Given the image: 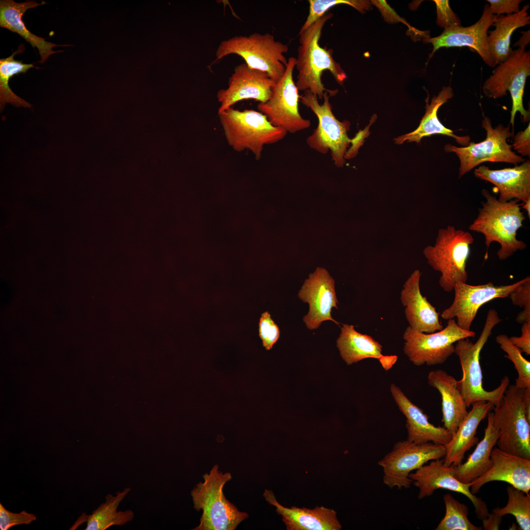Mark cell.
<instances>
[{
  "mask_svg": "<svg viewBox=\"0 0 530 530\" xmlns=\"http://www.w3.org/2000/svg\"><path fill=\"white\" fill-rule=\"evenodd\" d=\"M513 305L523 308L517 315L516 320L519 323L530 322V278L525 277V281L509 296Z\"/></svg>",
  "mask_w": 530,
  "mask_h": 530,
  "instance_id": "cell-38",
  "label": "cell"
},
{
  "mask_svg": "<svg viewBox=\"0 0 530 530\" xmlns=\"http://www.w3.org/2000/svg\"><path fill=\"white\" fill-rule=\"evenodd\" d=\"M333 16L332 13H326L309 27L300 30L298 34L300 45L296 58L298 75L295 84L298 90H309L320 100L325 92L331 96L338 92L337 89L329 90L324 87L321 80L324 71H330L341 85L347 77L340 64L334 59L333 50L319 44L323 27Z\"/></svg>",
  "mask_w": 530,
  "mask_h": 530,
  "instance_id": "cell-1",
  "label": "cell"
},
{
  "mask_svg": "<svg viewBox=\"0 0 530 530\" xmlns=\"http://www.w3.org/2000/svg\"><path fill=\"white\" fill-rule=\"evenodd\" d=\"M298 296L309 304V312L303 318L308 329H317L323 321L327 320L339 325V323L331 315L332 308L338 309L335 281L325 269L317 267L314 273L310 274L299 290Z\"/></svg>",
  "mask_w": 530,
  "mask_h": 530,
  "instance_id": "cell-19",
  "label": "cell"
},
{
  "mask_svg": "<svg viewBox=\"0 0 530 530\" xmlns=\"http://www.w3.org/2000/svg\"><path fill=\"white\" fill-rule=\"evenodd\" d=\"M444 445L428 442L416 444L407 440L395 444L391 451L378 462L383 471V483L398 489L410 487L412 480L409 474L428 461L444 458Z\"/></svg>",
  "mask_w": 530,
  "mask_h": 530,
  "instance_id": "cell-13",
  "label": "cell"
},
{
  "mask_svg": "<svg viewBox=\"0 0 530 530\" xmlns=\"http://www.w3.org/2000/svg\"><path fill=\"white\" fill-rule=\"evenodd\" d=\"M522 208L526 211L529 218H530V200H529L527 202L524 203V204L522 206Z\"/></svg>",
  "mask_w": 530,
  "mask_h": 530,
  "instance_id": "cell-49",
  "label": "cell"
},
{
  "mask_svg": "<svg viewBox=\"0 0 530 530\" xmlns=\"http://www.w3.org/2000/svg\"><path fill=\"white\" fill-rule=\"evenodd\" d=\"M481 193L486 202H481L482 208L469 229L484 236L487 248L493 242L499 243L500 248L497 255L500 260L506 259L518 250L525 249L526 243L516 238L517 231L523 227L526 219L519 201H500L485 189Z\"/></svg>",
  "mask_w": 530,
  "mask_h": 530,
  "instance_id": "cell-2",
  "label": "cell"
},
{
  "mask_svg": "<svg viewBox=\"0 0 530 530\" xmlns=\"http://www.w3.org/2000/svg\"><path fill=\"white\" fill-rule=\"evenodd\" d=\"M288 50V45L276 41L268 33L235 36L220 42L212 65L226 55L236 54L249 67L267 73L276 82L285 73L288 60L284 54Z\"/></svg>",
  "mask_w": 530,
  "mask_h": 530,
  "instance_id": "cell-8",
  "label": "cell"
},
{
  "mask_svg": "<svg viewBox=\"0 0 530 530\" xmlns=\"http://www.w3.org/2000/svg\"><path fill=\"white\" fill-rule=\"evenodd\" d=\"M493 410L499 433L498 448L530 459V388L509 384L500 404Z\"/></svg>",
  "mask_w": 530,
  "mask_h": 530,
  "instance_id": "cell-5",
  "label": "cell"
},
{
  "mask_svg": "<svg viewBox=\"0 0 530 530\" xmlns=\"http://www.w3.org/2000/svg\"><path fill=\"white\" fill-rule=\"evenodd\" d=\"M371 2L379 9L387 22L395 23L400 22L406 24L385 0H372Z\"/></svg>",
  "mask_w": 530,
  "mask_h": 530,
  "instance_id": "cell-46",
  "label": "cell"
},
{
  "mask_svg": "<svg viewBox=\"0 0 530 530\" xmlns=\"http://www.w3.org/2000/svg\"><path fill=\"white\" fill-rule=\"evenodd\" d=\"M475 335V332L460 327L455 318L449 319L445 328L432 333L414 330L408 326L403 335V351L417 366L441 364L454 353L455 343Z\"/></svg>",
  "mask_w": 530,
  "mask_h": 530,
  "instance_id": "cell-11",
  "label": "cell"
},
{
  "mask_svg": "<svg viewBox=\"0 0 530 530\" xmlns=\"http://www.w3.org/2000/svg\"><path fill=\"white\" fill-rule=\"evenodd\" d=\"M496 15L492 14L489 5L485 4L480 19L474 24L467 27L461 25L444 29L439 36L423 39L425 43H431L433 50L430 59L441 48L467 47L476 51L488 66H496L489 51L487 38L489 27L493 26Z\"/></svg>",
  "mask_w": 530,
  "mask_h": 530,
  "instance_id": "cell-17",
  "label": "cell"
},
{
  "mask_svg": "<svg viewBox=\"0 0 530 530\" xmlns=\"http://www.w3.org/2000/svg\"><path fill=\"white\" fill-rule=\"evenodd\" d=\"M522 33V36L514 44V47L518 46L519 48H526V46L530 43V30L523 31Z\"/></svg>",
  "mask_w": 530,
  "mask_h": 530,
  "instance_id": "cell-48",
  "label": "cell"
},
{
  "mask_svg": "<svg viewBox=\"0 0 530 530\" xmlns=\"http://www.w3.org/2000/svg\"><path fill=\"white\" fill-rule=\"evenodd\" d=\"M514 150L522 156L530 155V125L524 131L519 132L515 136L512 145Z\"/></svg>",
  "mask_w": 530,
  "mask_h": 530,
  "instance_id": "cell-43",
  "label": "cell"
},
{
  "mask_svg": "<svg viewBox=\"0 0 530 530\" xmlns=\"http://www.w3.org/2000/svg\"><path fill=\"white\" fill-rule=\"evenodd\" d=\"M454 93L450 86H443L437 96H434L428 103V97L425 100L426 105L425 113L422 118L418 127L413 132L400 135L394 139L395 143L401 144L405 141L420 143L422 138L434 134H440L453 138L459 144L467 146L470 143V137L468 136H460L454 134L453 132L445 127L439 121L437 112L439 107L453 97Z\"/></svg>",
  "mask_w": 530,
  "mask_h": 530,
  "instance_id": "cell-29",
  "label": "cell"
},
{
  "mask_svg": "<svg viewBox=\"0 0 530 530\" xmlns=\"http://www.w3.org/2000/svg\"><path fill=\"white\" fill-rule=\"evenodd\" d=\"M530 4L525 5L518 13L496 16L493 30L488 31L487 41L490 54L496 64H499L509 55L510 39L514 31L530 24L528 10Z\"/></svg>",
  "mask_w": 530,
  "mask_h": 530,
  "instance_id": "cell-31",
  "label": "cell"
},
{
  "mask_svg": "<svg viewBox=\"0 0 530 530\" xmlns=\"http://www.w3.org/2000/svg\"><path fill=\"white\" fill-rule=\"evenodd\" d=\"M328 92L323 95V103L320 104L317 96L309 90L300 96L301 102L311 109L317 116L318 124L313 133L306 139V143L312 149L325 154L330 150L335 164L339 167L345 163L344 156L350 144L347 135L350 129L349 121L341 122L332 111Z\"/></svg>",
  "mask_w": 530,
  "mask_h": 530,
  "instance_id": "cell-9",
  "label": "cell"
},
{
  "mask_svg": "<svg viewBox=\"0 0 530 530\" xmlns=\"http://www.w3.org/2000/svg\"><path fill=\"white\" fill-rule=\"evenodd\" d=\"M130 491V488H126L117 492L115 496L107 494L105 503L91 515L83 513L70 530L76 529L84 522H86L85 530H105L112 526H122L132 521L134 516L132 510L117 511L119 504Z\"/></svg>",
  "mask_w": 530,
  "mask_h": 530,
  "instance_id": "cell-32",
  "label": "cell"
},
{
  "mask_svg": "<svg viewBox=\"0 0 530 530\" xmlns=\"http://www.w3.org/2000/svg\"><path fill=\"white\" fill-rule=\"evenodd\" d=\"M428 384L436 389L442 399V422L452 435L468 414L465 400L457 387V381L442 370L430 371L427 375Z\"/></svg>",
  "mask_w": 530,
  "mask_h": 530,
  "instance_id": "cell-27",
  "label": "cell"
},
{
  "mask_svg": "<svg viewBox=\"0 0 530 530\" xmlns=\"http://www.w3.org/2000/svg\"><path fill=\"white\" fill-rule=\"evenodd\" d=\"M507 502L503 507H497L492 513L503 517L511 514L522 530L530 529V495L509 485L506 488Z\"/></svg>",
  "mask_w": 530,
  "mask_h": 530,
  "instance_id": "cell-34",
  "label": "cell"
},
{
  "mask_svg": "<svg viewBox=\"0 0 530 530\" xmlns=\"http://www.w3.org/2000/svg\"><path fill=\"white\" fill-rule=\"evenodd\" d=\"M489 2L491 12L497 16L504 14L506 15L520 11V4L522 0H487Z\"/></svg>",
  "mask_w": 530,
  "mask_h": 530,
  "instance_id": "cell-42",
  "label": "cell"
},
{
  "mask_svg": "<svg viewBox=\"0 0 530 530\" xmlns=\"http://www.w3.org/2000/svg\"><path fill=\"white\" fill-rule=\"evenodd\" d=\"M296 64V58H289L285 73L273 87L269 99L257 106L259 111L265 114L273 125L291 133L307 129L311 125L310 121L304 119L299 111L300 96L293 80Z\"/></svg>",
  "mask_w": 530,
  "mask_h": 530,
  "instance_id": "cell-14",
  "label": "cell"
},
{
  "mask_svg": "<svg viewBox=\"0 0 530 530\" xmlns=\"http://www.w3.org/2000/svg\"><path fill=\"white\" fill-rule=\"evenodd\" d=\"M23 44L9 57L0 59V106L1 111L9 103L16 107L30 108L31 105L16 95L9 86L10 79L14 75L26 73L31 68H39L33 64H25L15 60L14 56L25 51Z\"/></svg>",
  "mask_w": 530,
  "mask_h": 530,
  "instance_id": "cell-33",
  "label": "cell"
},
{
  "mask_svg": "<svg viewBox=\"0 0 530 530\" xmlns=\"http://www.w3.org/2000/svg\"><path fill=\"white\" fill-rule=\"evenodd\" d=\"M482 127L486 132V138L483 141L477 143L470 142L462 147L450 144L445 146L446 152L454 153L459 159V177L486 161L507 162L516 165L525 161V159L511 150V145L507 143V139L511 135L509 125L505 127L499 124L493 128L490 118L484 116Z\"/></svg>",
  "mask_w": 530,
  "mask_h": 530,
  "instance_id": "cell-12",
  "label": "cell"
},
{
  "mask_svg": "<svg viewBox=\"0 0 530 530\" xmlns=\"http://www.w3.org/2000/svg\"><path fill=\"white\" fill-rule=\"evenodd\" d=\"M340 355L347 365L367 358L378 360L386 371L395 364L398 356L384 355L382 346L371 336L360 333L352 325L343 324L337 340Z\"/></svg>",
  "mask_w": 530,
  "mask_h": 530,
  "instance_id": "cell-25",
  "label": "cell"
},
{
  "mask_svg": "<svg viewBox=\"0 0 530 530\" xmlns=\"http://www.w3.org/2000/svg\"><path fill=\"white\" fill-rule=\"evenodd\" d=\"M474 174L496 186L500 193V201L517 199L525 203L530 200V160L520 165L499 170H491L482 165L475 170Z\"/></svg>",
  "mask_w": 530,
  "mask_h": 530,
  "instance_id": "cell-24",
  "label": "cell"
},
{
  "mask_svg": "<svg viewBox=\"0 0 530 530\" xmlns=\"http://www.w3.org/2000/svg\"><path fill=\"white\" fill-rule=\"evenodd\" d=\"M522 334L520 337L513 336L509 338L511 342L522 352L527 355H530V322H525L522 323L521 328Z\"/></svg>",
  "mask_w": 530,
  "mask_h": 530,
  "instance_id": "cell-44",
  "label": "cell"
},
{
  "mask_svg": "<svg viewBox=\"0 0 530 530\" xmlns=\"http://www.w3.org/2000/svg\"><path fill=\"white\" fill-rule=\"evenodd\" d=\"M444 459L431 460L428 465H424L411 472L409 477L414 486L419 489L418 498L423 499L432 495L438 489H444L461 493L466 496L475 508L477 518L482 520L489 514L487 505L480 498L473 494L470 491V483H464L455 477V466L444 464Z\"/></svg>",
  "mask_w": 530,
  "mask_h": 530,
  "instance_id": "cell-16",
  "label": "cell"
},
{
  "mask_svg": "<svg viewBox=\"0 0 530 530\" xmlns=\"http://www.w3.org/2000/svg\"><path fill=\"white\" fill-rule=\"evenodd\" d=\"M46 4L42 1L38 3L34 0H27L23 2H17L12 0H1L0 1V26L20 35L28 42L33 49L36 47L38 50L40 60L38 62L43 63L54 53L63 52L54 51L53 47L68 46V45H56L46 41L45 38L37 36L32 33L26 26L23 21V16L28 9Z\"/></svg>",
  "mask_w": 530,
  "mask_h": 530,
  "instance_id": "cell-28",
  "label": "cell"
},
{
  "mask_svg": "<svg viewBox=\"0 0 530 530\" xmlns=\"http://www.w3.org/2000/svg\"><path fill=\"white\" fill-rule=\"evenodd\" d=\"M489 470L471 483L470 491L476 495L486 483L494 481L505 482L526 493L530 490V459L494 447L490 455Z\"/></svg>",
  "mask_w": 530,
  "mask_h": 530,
  "instance_id": "cell-20",
  "label": "cell"
},
{
  "mask_svg": "<svg viewBox=\"0 0 530 530\" xmlns=\"http://www.w3.org/2000/svg\"><path fill=\"white\" fill-rule=\"evenodd\" d=\"M446 507L445 515L436 528V530H481L482 528L474 525L468 518V506L461 503L450 494L444 496Z\"/></svg>",
  "mask_w": 530,
  "mask_h": 530,
  "instance_id": "cell-35",
  "label": "cell"
},
{
  "mask_svg": "<svg viewBox=\"0 0 530 530\" xmlns=\"http://www.w3.org/2000/svg\"><path fill=\"white\" fill-rule=\"evenodd\" d=\"M421 273L415 270L404 282L400 292V301L409 326L414 330L432 333L444 327L439 320V313L426 298L420 287Z\"/></svg>",
  "mask_w": 530,
  "mask_h": 530,
  "instance_id": "cell-21",
  "label": "cell"
},
{
  "mask_svg": "<svg viewBox=\"0 0 530 530\" xmlns=\"http://www.w3.org/2000/svg\"><path fill=\"white\" fill-rule=\"evenodd\" d=\"M309 11L307 18L300 30L309 27L324 15L331 7L339 4L351 6L361 13L371 8V2L364 0H309Z\"/></svg>",
  "mask_w": 530,
  "mask_h": 530,
  "instance_id": "cell-37",
  "label": "cell"
},
{
  "mask_svg": "<svg viewBox=\"0 0 530 530\" xmlns=\"http://www.w3.org/2000/svg\"><path fill=\"white\" fill-rule=\"evenodd\" d=\"M474 241L470 233L448 226L438 231L434 246L424 249L428 264L441 273L439 284L445 292L453 291L458 282L466 283V264Z\"/></svg>",
  "mask_w": 530,
  "mask_h": 530,
  "instance_id": "cell-7",
  "label": "cell"
},
{
  "mask_svg": "<svg viewBox=\"0 0 530 530\" xmlns=\"http://www.w3.org/2000/svg\"><path fill=\"white\" fill-rule=\"evenodd\" d=\"M530 75V52L526 48L511 50L507 58L493 71L484 82L482 90L489 98L497 99L507 95L512 99L510 123L514 126L515 116L519 112L524 122L529 121L530 111L523 106V96L527 78Z\"/></svg>",
  "mask_w": 530,
  "mask_h": 530,
  "instance_id": "cell-10",
  "label": "cell"
},
{
  "mask_svg": "<svg viewBox=\"0 0 530 530\" xmlns=\"http://www.w3.org/2000/svg\"><path fill=\"white\" fill-rule=\"evenodd\" d=\"M265 500L276 507L277 513L282 516L287 530H340L342 527L333 509L317 506L314 509L292 506L286 507L277 501L271 490L265 489L263 494Z\"/></svg>",
  "mask_w": 530,
  "mask_h": 530,
  "instance_id": "cell-23",
  "label": "cell"
},
{
  "mask_svg": "<svg viewBox=\"0 0 530 530\" xmlns=\"http://www.w3.org/2000/svg\"><path fill=\"white\" fill-rule=\"evenodd\" d=\"M375 120V119L374 118L373 120H372L371 124L364 130H360L352 139H350V143L351 145L344 154V159H350L356 156L358 152L359 148L363 144L365 138L367 137L369 134V127Z\"/></svg>",
  "mask_w": 530,
  "mask_h": 530,
  "instance_id": "cell-45",
  "label": "cell"
},
{
  "mask_svg": "<svg viewBox=\"0 0 530 530\" xmlns=\"http://www.w3.org/2000/svg\"><path fill=\"white\" fill-rule=\"evenodd\" d=\"M218 114L228 144L237 152L250 150L257 160L262 156L265 145L275 143L287 133L273 125L260 111L230 107Z\"/></svg>",
  "mask_w": 530,
  "mask_h": 530,
  "instance_id": "cell-6",
  "label": "cell"
},
{
  "mask_svg": "<svg viewBox=\"0 0 530 530\" xmlns=\"http://www.w3.org/2000/svg\"><path fill=\"white\" fill-rule=\"evenodd\" d=\"M472 405L450 441L444 445L446 453L443 459L446 465L457 466L462 463L466 452L478 442L476 435L479 424L494 407L492 402L487 401L476 402Z\"/></svg>",
  "mask_w": 530,
  "mask_h": 530,
  "instance_id": "cell-26",
  "label": "cell"
},
{
  "mask_svg": "<svg viewBox=\"0 0 530 530\" xmlns=\"http://www.w3.org/2000/svg\"><path fill=\"white\" fill-rule=\"evenodd\" d=\"M36 519L35 515L23 510L14 513L7 510L0 503V529L8 530L11 527L19 525H28Z\"/></svg>",
  "mask_w": 530,
  "mask_h": 530,
  "instance_id": "cell-40",
  "label": "cell"
},
{
  "mask_svg": "<svg viewBox=\"0 0 530 530\" xmlns=\"http://www.w3.org/2000/svg\"><path fill=\"white\" fill-rule=\"evenodd\" d=\"M203 478L190 493L194 509L202 510L199 525L192 530H235L248 514L239 511L224 495V486L232 475L221 472L215 464Z\"/></svg>",
  "mask_w": 530,
  "mask_h": 530,
  "instance_id": "cell-4",
  "label": "cell"
},
{
  "mask_svg": "<svg viewBox=\"0 0 530 530\" xmlns=\"http://www.w3.org/2000/svg\"><path fill=\"white\" fill-rule=\"evenodd\" d=\"M275 83L265 72L250 68L245 63L238 65L229 79L228 87L217 93V98L220 104L218 113L243 100L266 102Z\"/></svg>",
  "mask_w": 530,
  "mask_h": 530,
  "instance_id": "cell-18",
  "label": "cell"
},
{
  "mask_svg": "<svg viewBox=\"0 0 530 530\" xmlns=\"http://www.w3.org/2000/svg\"><path fill=\"white\" fill-rule=\"evenodd\" d=\"M390 391L400 411L406 418L407 440L416 444L432 442L445 445L452 434L444 426H436L428 421V417L413 403L400 388L394 383Z\"/></svg>",
  "mask_w": 530,
  "mask_h": 530,
  "instance_id": "cell-22",
  "label": "cell"
},
{
  "mask_svg": "<svg viewBox=\"0 0 530 530\" xmlns=\"http://www.w3.org/2000/svg\"><path fill=\"white\" fill-rule=\"evenodd\" d=\"M501 320L497 311L491 309L488 312L483 328L476 343H473L468 338L456 342L454 353L459 358L462 371V377L457 381V387L467 407L479 401H490L494 406H498L509 385L510 379L507 376H504L499 386L493 390H486L482 384L480 353L491 335L493 328Z\"/></svg>",
  "mask_w": 530,
  "mask_h": 530,
  "instance_id": "cell-3",
  "label": "cell"
},
{
  "mask_svg": "<svg viewBox=\"0 0 530 530\" xmlns=\"http://www.w3.org/2000/svg\"><path fill=\"white\" fill-rule=\"evenodd\" d=\"M259 335L266 350L272 348L280 337L278 326L272 319L268 311L263 313L259 322Z\"/></svg>",
  "mask_w": 530,
  "mask_h": 530,
  "instance_id": "cell-39",
  "label": "cell"
},
{
  "mask_svg": "<svg viewBox=\"0 0 530 530\" xmlns=\"http://www.w3.org/2000/svg\"><path fill=\"white\" fill-rule=\"evenodd\" d=\"M502 518L493 513H489L485 518L481 520L483 529L485 530H499L502 521Z\"/></svg>",
  "mask_w": 530,
  "mask_h": 530,
  "instance_id": "cell-47",
  "label": "cell"
},
{
  "mask_svg": "<svg viewBox=\"0 0 530 530\" xmlns=\"http://www.w3.org/2000/svg\"><path fill=\"white\" fill-rule=\"evenodd\" d=\"M487 424L483 439L464 463L455 466V477L461 482L470 483L484 474L491 465L490 455L496 445L499 433L494 422L492 411L487 415Z\"/></svg>",
  "mask_w": 530,
  "mask_h": 530,
  "instance_id": "cell-30",
  "label": "cell"
},
{
  "mask_svg": "<svg viewBox=\"0 0 530 530\" xmlns=\"http://www.w3.org/2000/svg\"><path fill=\"white\" fill-rule=\"evenodd\" d=\"M436 7L437 20L438 26L444 29L461 26V21L451 8L448 0H434Z\"/></svg>",
  "mask_w": 530,
  "mask_h": 530,
  "instance_id": "cell-41",
  "label": "cell"
},
{
  "mask_svg": "<svg viewBox=\"0 0 530 530\" xmlns=\"http://www.w3.org/2000/svg\"><path fill=\"white\" fill-rule=\"evenodd\" d=\"M496 341L507 355L504 356L513 363L518 373L514 384L520 389L530 388V362L522 355L521 350L505 334L496 336Z\"/></svg>",
  "mask_w": 530,
  "mask_h": 530,
  "instance_id": "cell-36",
  "label": "cell"
},
{
  "mask_svg": "<svg viewBox=\"0 0 530 530\" xmlns=\"http://www.w3.org/2000/svg\"><path fill=\"white\" fill-rule=\"evenodd\" d=\"M525 280V278L510 285L501 286H495L492 282L479 285L458 282L454 287L452 304L442 312L441 316L448 320L456 318V323L460 327L471 330L472 322L482 305L494 299L509 297Z\"/></svg>",
  "mask_w": 530,
  "mask_h": 530,
  "instance_id": "cell-15",
  "label": "cell"
}]
</instances>
